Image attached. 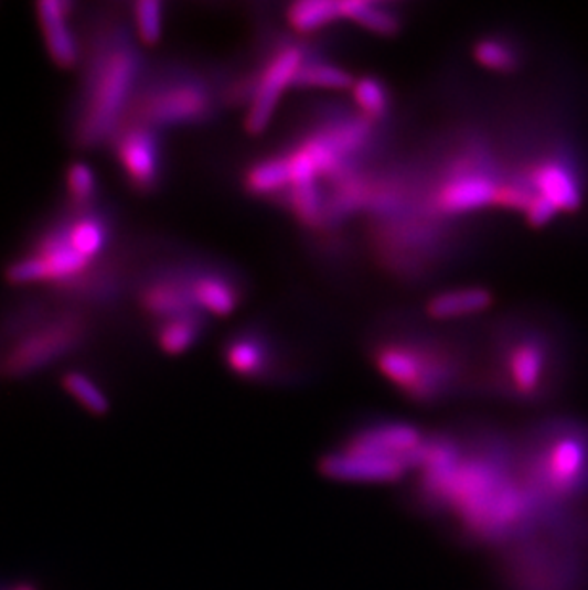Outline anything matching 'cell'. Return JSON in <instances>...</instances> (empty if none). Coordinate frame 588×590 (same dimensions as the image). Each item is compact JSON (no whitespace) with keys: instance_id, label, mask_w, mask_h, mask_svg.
I'll return each mask as SVG.
<instances>
[{"instance_id":"cell-1","label":"cell","mask_w":588,"mask_h":590,"mask_svg":"<svg viewBox=\"0 0 588 590\" xmlns=\"http://www.w3.org/2000/svg\"><path fill=\"white\" fill-rule=\"evenodd\" d=\"M404 505L461 545L490 553L543 518L520 474L516 441L482 427L428 435Z\"/></svg>"},{"instance_id":"cell-2","label":"cell","mask_w":588,"mask_h":590,"mask_svg":"<svg viewBox=\"0 0 588 590\" xmlns=\"http://www.w3.org/2000/svg\"><path fill=\"white\" fill-rule=\"evenodd\" d=\"M142 77V57L122 23L101 29L94 36L73 140L81 148H98L111 142L127 119L138 83Z\"/></svg>"},{"instance_id":"cell-3","label":"cell","mask_w":588,"mask_h":590,"mask_svg":"<svg viewBox=\"0 0 588 590\" xmlns=\"http://www.w3.org/2000/svg\"><path fill=\"white\" fill-rule=\"evenodd\" d=\"M423 428L402 419L357 425L319 457L318 469L339 484L404 485L425 455Z\"/></svg>"},{"instance_id":"cell-4","label":"cell","mask_w":588,"mask_h":590,"mask_svg":"<svg viewBox=\"0 0 588 590\" xmlns=\"http://www.w3.org/2000/svg\"><path fill=\"white\" fill-rule=\"evenodd\" d=\"M520 474L543 518L562 513L588 485V438L579 428L545 427L516 440ZM541 518V519H543Z\"/></svg>"},{"instance_id":"cell-5","label":"cell","mask_w":588,"mask_h":590,"mask_svg":"<svg viewBox=\"0 0 588 590\" xmlns=\"http://www.w3.org/2000/svg\"><path fill=\"white\" fill-rule=\"evenodd\" d=\"M12 341L2 357V373L8 377H29L73 354L85 344L90 325L77 310L46 313L23 310L8 321Z\"/></svg>"},{"instance_id":"cell-6","label":"cell","mask_w":588,"mask_h":590,"mask_svg":"<svg viewBox=\"0 0 588 590\" xmlns=\"http://www.w3.org/2000/svg\"><path fill=\"white\" fill-rule=\"evenodd\" d=\"M213 111L206 86L193 77H163L136 90L122 125L148 129L203 122Z\"/></svg>"},{"instance_id":"cell-7","label":"cell","mask_w":588,"mask_h":590,"mask_svg":"<svg viewBox=\"0 0 588 590\" xmlns=\"http://www.w3.org/2000/svg\"><path fill=\"white\" fill-rule=\"evenodd\" d=\"M373 362L392 386L417 404L441 401L457 385L451 363L446 357L402 342L381 344L373 352Z\"/></svg>"},{"instance_id":"cell-8","label":"cell","mask_w":588,"mask_h":590,"mask_svg":"<svg viewBox=\"0 0 588 590\" xmlns=\"http://www.w3.org/2000/svg\"><path fill=\"white\" fill-rule=\"evenodd\" d=\"M306 62L304 51L300 46H284L268 60L263 73L256 77L255 94L250 98L245 130L248 135H263L268 129L277 104L285 90L295 86L298 72Z\"/></svg>"},{"instance_id":"cell-9","label":"cell","mask_w":588,"mask_h":590,"mask_svg":"<svg viewBox=\"0 0 588 590\" xmlns=\"http://www.w3.org/2000/svg\"><path fill=\"white\" fill-rule=\"evenodd\" d=\"M114 151L122 174L135 192H156L161 182V143L157 132L140 125H122L114 136Z\"/></svg>"},{"instance_id":"cell-10","label":"cell","mask_w":588,"mask_h":590,"mask_svg":"<svg viewBox=\"0 0 588 590\" xmlns=\"http://www.w3.org/2000/svg\"><path fill=\"white\" fill-rule=\"evenodd\" d=\"M548 352L537 336H524L504 352L499 388L511 398L537 399L548 385Z\"/></svg>"},{"instance_id":"cell-11","label":"cell","mask_w":588,"mask_h":590,"mask_svg":"<svg viewBox=\"0 0 588 590\" xmlns=\"http://www.w3.org/2000/svg\"><path fill=\"white\" fill-rule=\"evenodd\" d=\"M525 182L533 193L560 213H575L582 205L579 174L564 157H545L525 171Z\"/></svg>"},{"instance_id":"cell-12","label":"cell","mask_w":588,"mask_h":590,"mask_svg":"<svg viewBox=\"0 0 588 590\" xmlns=\"http://www.w3.org/2000/svg\"><path fill=\"white\" fill-rule=\"evenodd\" d=\"M499 184L501 182L485 172L455 169L453 174L434 193V208L436 213L455 216L493 206Z\"/></svg>"},{"instance_id":"cell-13","label":"cell","mask_w":588,"mask_h":590,"mask_svg":"<svg viewBox=\"0 0 588 590\" xmlns=\"http://www.w3.org/2000/svg\"><path fill=\"white\" fill-rule=\"evenodd\" d=\"M35 10L52 62L62 69L77 67L81 64V49L72 25L73 2L43 0Z\"/></svg>"},{"instance_id":"cell-14","label":"cell","mask_w":588,"mask_h":590,"mask_svg":"<svg viewBox=\"0 0 588 590\" xmlns=\"http://www.w3.org/2000/svg\"><path fill=\"white\" fill-rule=\"evenodd\" d=\"M138 302L143 312L159 321L199 313L193 304L188 273L149 276L138 291Z\"/></svg>"},{"instance_id":"cell-15","label":"cell","mask_w":588,"mask_h":590,"mask_svg":"<svg viewBox=\"0 0 588 590\" xmlns=\"http://www.w3.org/2000/svg\"><path fill=\"white\" fill-rule=\"evenodd\" d=\"M60 222L64 226V234L72 249L88 262H96L104 255L114 235L109 216L98 211V206L86 211H73V214Z\"/></svg>"},{"instance_id":"cell-16","label":"cell","mask_w":588,"mask_h":590,"mask_svg":"<svg viewBox=\"0 0 588 590\" xmlns=\"http://www.w3.org/2000/svg\"><path fill=\"white\" fill-rule=\"evenodd\" d=\"M188 285L192 292L193 304L199 312L226 318L239 307L237 287L221 273L193 271V273H188Z\"/></svg>"},{"instance_id":"cell-17","label":"cell","mask_w":588,"mask_h":590,"mask_svg":"<svg viewBox=\"0 0 588 590\" xmlns=\"http://www.w3.org/2000/svg\"><path fill=\"white\" fill-rule=\"evenodd\" d=\"M224 362L235 377L245 380H263L268 377L271 369L270 354L264 342L250 334L234 336L227 342L224 348Z\"/></svg>"},{"instance_id":"cell-18","label":"cell","mask_w":588,"mask_h":590,"mask_svg":"<svg viewBox=\"0 0 588 590\" xmlns=\"http://www.w3.org/2000/svg\"><path fill=\"white\" fill-rule=\"evenodd\" d=\"M493 294L483 287H464L440 292L426 302V313L432 320H457L490 310Z\"/></svg>"},{"instance_id":"cell-19","label":"cell","mask_w":588,"mask_h":590,"mask_svg":"<svg viewBox=\"0 0 588 590\" xmlns=\"http://www.w3.org/2000/svg\"><path fill=\"white\" fill-rule=\"evenodd\" d=\"M243 185L255 197H271L289 190L291 174L287 157H268L250 164L243 176Z\"/></svg>"},{"instance_id":"cell-20","label":"cell","mask_w":588,"mask_h":590,"mask_svg":"<svg viewBox=\"0 0 588 590\" xmlns=\"http://www.w3.org/2000/svg\"><path fill=\"white\" fill-rule=\"evenodd\" d=\"M287 23L295 33L312 35L341 20V2L334 0H298L287 8Z\"/></svg>"},{"instance_id":"cell-21","label":"cell","mask_w":588,"mask_h":590,"mask_svg":"<svg viewBox=\"0 0 588 590\" xmlns=\"http://www.w3.org/2000/svg\"><path fill=\"white\" fill-rule=\"evenodd\" d=\"M203 331L201 313L180 315L172 320L159 321L156 331L157 344L169 356H180L195 346Z\"/></svg>"},{"instance_id":"cell-22","label":"cell","mask_w":588,"mask_h":590,"mask_svg":"<svg viewBox=\"0 0 588 590\" xmlns=\"http://www.w3.org/2000/svg\"><path fill=\"white\" fill-rule=\"evenodd\" d=\"M341 15L375 35L394 36L399 33V20L396 14L367 0H341Z\"/></svg>"},{"instance_id":"cell-23","label":"cell","mask_w":588,"mask_h":590,"mask_svg":"<svg viewBox=\"0 0 588 590\" xmlns=\"http://www.w3.org/2000/svg\"><path fill=\"white\" fill-rule=\"evenodd\" d=\"M355 78L336 65L308 60L298 72L295 86L298 88H319V90H352Z\"/></svg>"},{"instance_id":"cell-24","label":"cell","mask_w":588,"mask_h":590,"mask_svg":"<svg viewBox=\"0 0 588 590\" xmlns=\"http://www.w3.org/2000/svg\"><path fill=\"white\" fill-rule=\"evenodd\" d=\"M287 203L291 206L292 214L298 222L310 229H319L325 226L327 205L323 195L319 192L318 184L297 185L287 190Z\"/></svg>"},{"instance_id":"cell-25","label":"cell","mask_w":588,"mask_h":590,"mask_svg":"<svg viewBox=\"0 0 588 590\" xmlns=\"http://www.w3.org/2000/svg\"><path fill=\"white\" fill-rule=\"evenodd\" d=\"M65 190L73 211H86L96 206L94 203L98 197V180L93 167L83 161L70 164L65 172Z\"/></svg>"},{"instance_id":"cell-26","label":"cell","mask_w":588,"mask_h":590,"mask_svg":"<svg viewBox=\"0 0 588 590\" xmlns=\"http://www.w3.org/2000/svg\"><path fill=\"white\" fill-rule=\"evenodd\" d=\"M352 96L362 111V117L371 122L381 121L391 109V98L383 83L375 77L355 78Z\"/></svg>"},{"instance_id":"cell-27","label":"cell","mask_w":588,"mask_h":590,"mask_svg":"<svg viewBox=\"0 0 588 590\" xmlns=\"http://www.w3.org/2000/svg\"><path fill=\"white\" fill-rule=\"evenodd\" d=\"M472 56H474L475 64L482 65L490 72L514 73L520 65V57L511 44L504 43L495 36L480 39L472 46Z\"/></svg>"},{"instance_id":"cell-28","label":"cell","mask_w":588,"mask_h":590,"mask_svg":"<svg viewBox=\"0 0 588 590\" xmlns=\"http://www.w3.org/2000/svg\"><path fill=\"white\" fill-rule=\"evenodd\" d=\"M62 386L70 396H73V399H77L78 404L85 407L86 411L93 415H106L109 411L106 391L101 390L85 373H78V371L65 373L62 377Z\"/></svg>"},{"instance_id":"cell-29","label":"cell","mask_w":588,"mask_h":590,"mask_svg":"<svg viewBox=\"0 0 588 590\" xmlns=\"http://www.w3.org/2000/svg\"><path fill=\"white\" fill-rule=\"evenodd\" d=\"M163 4L157 0H140L132 4L136 36L146 46H156L163 36Z\"/></svg>"},{"instance_id":"cell-30","label":"cell","mask_w":588,"mask_h":590,"mask_svg":"<svg viewBox=\"0 0 588 590\" xmlns=\"http://www.w3.org/2000/svg\"><path fill=\"white\" fill-rule=\"evenodd\" d=\"M533 197H535V193H533L532 187L525 182L524 176H520V179L499 184L493 206L524 214L527 206L532 205Z\"/></svg>"},{"instance_id":"cell-31","label":"cell","mask_w":588,"mask_h":590,"mask_svg":"<svg viewBox=\"0 0 588 590\" xmlns=\"http://www.w3.org/2000/svg\"><path fill=\"white\" fill-rule=\"evenodd\" d=\"M12 590H36L35 587H33V584H18V587H14V589Z\"/></svg>"}]
</instances>
